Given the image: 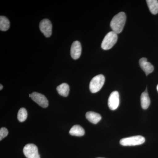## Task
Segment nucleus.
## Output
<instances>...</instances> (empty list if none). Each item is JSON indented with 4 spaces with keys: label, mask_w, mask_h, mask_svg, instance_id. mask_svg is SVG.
Returning <instances> with one entry per match:
<instances>
[{
    "label": "nucleus",
    "mask_w": 158,
    "mask_h": 158,
    "mask_svg": "<svg viewBox=\"0 0 158 158\" xmlns=\"http://www.w3.org/2000/svg\"><path fill=\"white\" fill-rule=\"evenodd\" d=\"M9 134L8 130L5 127H2L0 129V140L2 141L3 138L8 135Z\"/></svg>",
    "instance_id": "nucleus-18"
},
{
    "label": "nucleus",
    "mask_w": 158,
    "mask_h": 158,
    "mask_svg": "<svg viewBox=\"0 0 158 158\" xmlns=\"http://www.w3.org/2000/svg\"><path fill=\"white\" fill-rule=\"evenodd\" d=\"M126 21V15L123 12H120L114 16L111 23L110 27L113 32L120 34L123 30Z\"/></svg>",
    "instance_id": "nucleus-1"
},
{
    "label": "nucleus",
    "mask_w": 158,
    "mask_h": 158,
    "mask_svg": "<svg viewBox=\"0 0 158 158\" xmlns=\"http://www.w3.org/2000/svg\"><path fill=\"white\" fill-rule=\"evenodd\" d=\"M10 28V22L7 17L0 16V30L1 31H8Z\"/></svg>",
    "instance_id": "nucleus-16"
},
{
    "label": "nucleus",
    "mask_w": 158,
    "mask_h": 158,
    "mask_svg": "<svg viewBox=\"0 0 158 158\" xmlns=\"http://www.w3.org/2000/svg\"><path fill=\"white\" fill-rule=\"evenodd\" d=\"M141 107L144 110L147 109L150 104V99L148 96L147 89L144 92L141 94Z\"/></svg>",
    "instance_id": "nucleus-12"
},
{
    "label": "nucleus",
    "mask_w": 158,
    "mask_h": 158,
    "mask_svg": "<svg viewBox=\"0 0 158 158\" xmlns=\"http://www.w3.org/2000/svg\"></svg>",
    "instance_id": "nucleus-22"
},
{
    "label": "nucleus",
    "mask_w": 158,
    "mask_h": 158,
    "mask_svg": "<svg viewBox=\"0 0 158 158\" xmlns=\"http://www.w3.org/2000/svg\"><path fill=\"white\" fill-rule=\"evenodd\" d=\"M105 81V77L103 75H98L94 77L90 81L89 85L90 92L92 93L98 92L102 88Z\"/></svg>",
    "instance_id": "nucleus-3"
},
{
    "label": "nucleus",
    "mask_w": 158,
    "mask_h": 158,
    "mask_svg": "<svg viewBox=\"0 0 158 158\" xmlns=\"http://www.w3.org/2000/svg\"><path fill=\"white\" fill-rule=\"evenodd\" d=\"M17 118L19 121L21 122L25 121L27 118V112L25 108H21L18 113Z\"/></svg>",
    "instance_id": "nucleus-17"
},
{
    "label": "nucleus",
    "mask_w": 158,
    "mask_h": 158,
    "mask_svg": "<svg viewBox=\"0 0 158 158\" xmlns=\"http://www.w3.org/2000/svg\"><path fill=\"white\" fill-rule=\"evenodd\" d=\"M57 90L60 95L65 97L69 94V87L68 84L63 83L57 87Z\"/></svg>",
    "instance_id": "nucleus-14"
},
{
    "label": "nucleus",
    "mask_w": 158,
    "mask_h": 158,
    "mask_svg": "<svg viewBox=\"0 0 158 158\" xmlns=\"http://www.w3.org/2000/svg\"><path fill=\"white\" fill-rule=\"evenodd\" d=\"M23 152L27 158H40L38 148L33 144H27L24 147Z\"/></svg>",
    "instance_id": "nucleus-5"
},
{
    "label": "nucleus",
    "mask_w": 158,
    "mask_h": 158,
    "mask_svg": "<svg viewBox=\"0 0 158 158\" xmlns=\"http://www.w3.org/2000/svg\"><path fill=\"white\" fill-rule=\"evenodd\" d=\"M139 64L146 75H148L149 74L152 73L153 71V66L150 62H148L146 58H141L139 60Z\"/></svg>",
    "instance_id": "nucleus-10"
},
{
    "label": "nucleus",
    "mask_w": 158,
    "mask_h": 158,
    "mask_svg": "<svg viewBox=\"0 0 158 158\" xmlns=\"http://www.w3.org/2000/svg\"><path fill=\"white\" fill-rule=\"evenodd\" d=\"M69 133L71 135L81 137L85 135V131L81 126L75 125L71 128Z\"/></svg>",
    "instance_id": "nucleus-13"
},
{
    "label": "nucleus",
    "mask_w": 158,
    "mask_h": 158,
    "mask_svg": "<svg viewBox=\"0 0 158 158\" xmlns=\"http://www.w3.org/2000/svg\"><path fill=\"white\" fill-rule=\"evenodd\" d=\"M31 94H29V97H31Z\"/></svg>",
    "instance_id": "nucleus-21"
},
{
    "label": "nucleus",
    "mask_w": 158,
    "mask_h": 158,
    "mask_svg": "<svg viewBox=\"0 0 158 158\" xmlns=\"http://www.w3.org/2000/svg\"><path fill=\"white\" fill-rule=\"evenodd\" d=\"M145 138L142 136H134L132 137L123 138L120 141V144L123 146H135L143 144Z\"/></svg>",
    "instance_id": "nucleus-4"
},
{
    "label": "nucleus",
    "mask_w": 158,
    "mask_h": 158,
    "mask_svg": "<svg viewBox=\"0 0 158 158\" xmlns=\"http://www.w3.org/2000/svg\"><path fill=\"white\" fill-rule=\"evenodd\" d=\"M118 39L117 34L113 31L109 32L105 36L102 43V48L105 50L110 49L116 44Z\"/></svg>",
    "instance_id": "nucleus-2"
},
{
    "label": "nucleus",
    "mask_w": 158,
    "mask_h": 158,
    "mask_svg": "<svg viewBox=\"0 0 158 158\" xmlns=\"http://www.w3.org/2000/svg\"><path fill=\"white\" fill-rule=\"evenodd\" d=\"M82 47L81 43L78 41H74L71 47L70 53L72 58L74 59H77L81 54Z\"/></svg>",
    "instance_id": "nucleus-9"
},
{
    "label": "nucleus",
    "mask_w": 158,
    "mask_h": 158,
    "mask_svg": "<svg viewBox=\"0 0 158 158\" xmlns=\"http://www.w3.org/2000/svg\"><path fill=\"white\" fill-rule=\"evenodd\" d=\"M157 90L158 91V85H157Z\"/></svg>",
    "instance_id": "nucleus-20"
},
{
    "label": "nucleus",
    "mask_w": 158,
    "mask_h": 158,
    "mask_svg": "<svg viewBox=\"0 0 158 158\" xmlns=\"http://www.w3.org/2000/svg\"><path fill=\"white\" fill-rule=\"evenodd\" d=\"M40 29L44 35L46 37H51L52 34V23L48 19H43L39 25Z\"/></svg>",
    "instance_id": "nucleus-6"
},
{
    "label": "nucleus",
    "mask_w": 158,
    "mask_h": 158,
    "mask_svg": "<svg viewBox=\"0 0 158 158\" xmlns=\"http://www.w3.org/2000/svg\"><path fill=\"white\" fill-rule=\"evenodd\" d=\"M119 94L117 91H114L110 94L108 100V106L110 110H116L119 106Z\"/></svg>",
    "instance_id": "nucleus-8"
},
{
    "label": "nucleus",
    "mask_w": 158,
    "mask_h": 158,
    "mask_svg": "<svg viewBox=\"0 0 158 158\" xmlns=\"http://www.w3.org/2000/svg\"><path fill=\"white\" fill-rule=\"evenodd\" d=\"M148 6L150 11L153 15L158 13V1L157 0H147Z\"/></svg>",
    "instance_id": "nucleus-15"
},
{
    "label": "nucleus",
    "mask_w": 158,
    "mask_h": 158,
    "mask_svg": "<svg viewBox=\"0 0 158 158\" xmlns=\"http://www.w3.org/2000/svg\"><path fill=\"white\" fill-rule=\"evenodd\" d=\"M3 88L2 85H0V90H2V88Z\"/></svg>",
    "instance_id": "nucleus-19"
},
{
    "label": "nucleus",
    "mask_w": 158,
    "mask_h": 158,
    "mask_svg": "<svg viewBox=\"0 0 158 158\" xmlns=\"http://www.w3.org/2000/svg\"><path fill=\"white\" fill-rule=\"evenodd\" d=\"M86 117L88 121L94 124L98 123L102 119L101 116L99 114L91 111L86 113Z\"/></svg>",
    "instance_id": "nucleus-11"
},
{
    "label": "nucleus",
    "mask_w": 158,
    "mask_h": 158,
    "mask_svg": "<svg viewBox=\"0 0 158 158\" xmlns=\"http://www.w3.org/2000/svg\"><path fill=\"white\" fill-rule=\"evenodd\" d=\"M31 98L43 108H47L48 106V102L46 97L41 94L34 92L31 94Z\"/></svg>",
    "instance_id": "nucleus-7"
}]
</instances>
